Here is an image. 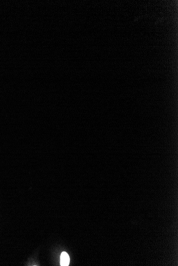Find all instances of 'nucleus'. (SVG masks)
I'll return each instance as SVG.
<instances>
[{"mask_svg":"<svg viewBox=\"0 0 178 266\" xmlns=\"http://www.w3.org/2000/svg\"><path fill=\"white\" fill-rule=\"evenodd\" d=\"M70 259L69 255L65 252H63L60 257V264L62 266H67L70 264Z\"/></svg>","mask_w":178,"mask_h":266,"instance_id":"nucleus-1","label":"nucleus"}]
</instances>
